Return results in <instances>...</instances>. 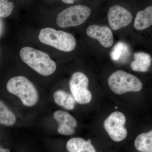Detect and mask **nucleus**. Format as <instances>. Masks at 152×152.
<instances>
[{"label": "nucleus", "instance_id": "obj_1", "mask_svg": "<svg viewBox=\"0 0 152 152\" xmlns=\"http://www.w3.org/2000/svg\"><path fill=\"white\" fill-rule=\"evenodd\" d=\"M20 56L23 61L40 75L48 76L56 70V64L48 55L31 47L23 48Z\"/></svg>", "mask_w": 152, "mask_h": 152}, {"label": "nucleus", "instance_id": "obj_2", "mask_svg": "<svg viewBox=\"0 0 152 152\" xmlns=\"http://www.w3.org/2000/svg\"><path fill=\"white\" fill-rule=\"evenodd\" d=\"M8 91L17 96L27 107L34 105L39 100V94L31 82L23 76L13 77L7 84Z\"/></svg>", "mask_w": 152, "mask_h": 152}, {"label": "nucleus", "instance_id": "obj_3", "mask_svg": "<svg viewBox=\"0 0 152 152\" xmlns=\"http://www.w3.org/2000/svg\"><path fill=\"white\" fill-rule=\"evenodd\" d=\"M39 39L42 43L61 51H72L76 46V39L73 35L51 28L42 29L39 32Z\"/></svg>", "mask_w": 152, "mask_h": 152}, {"label": "nucleus", "instance_id": "obj_4", "mask_svg": "<svg viewBox=\"0 0 152 152\" xmlns=\"http://www.w3.org/2000/svg\"><path fill=\"white\" fill-rule=\"evenodd\" d=\"M108 83L110 88L117 94L129 92H138L142 88L141 81L136 76L125 71H116L110 76Z\"/></svg>", "mask_w": 152, "mask_h": 152}, {"label": "nucleus", "instance_id": "obj_5", "mask_svg": "<svg viewBox=\"0 0 152 152\" xmlns=\"http://www.w3.org/2000/svg\"><path fill=\"white\" fill-rule=\"evenodd\" d=\"M91 13V9L86 6H71L60 12L57 17L56 23L61 28L77 26L86 22Z\"/></svg>", "mask_w": 152, "mask_h": 152}, {"label": "nucleus", "instance_id": "obj_6", "mask_svg": "<svg viewBox=\"0 0 152 152\" xmlns=\"http://www.w3.org/2000/svg\"><path fill=\"white\" fill-rule=\"evenodd\" d=\"M89 80L84 74L77 72L73 74L69 81V88L77 102L87 104L91 102L92 94L88 89Z\"/></svg>", "mask_w": 152, "mask_h": 152}, {"label": "nucleus", "instance_id": "obj_7", "mask_svg": "<svg viewBox=\"0 0 152 152\" xmlns=\"http://www.w3.org/2000/svg\"><path fill=\"white\" fill-rule=\"evenodd\" d=\"M126 121V117L124 114L120 112H115L104 122V128L114 141H121L127 137V131L124 127Z\"/></svg>", "mask_w": 152, "mask_h": 152}, {"label": "nucleus", "instance_id": "obj_8", "mask_svg": "<svg viewBox=\"0 0 152 152\" xmlns=\"http://www.w3.org/2000/svg\"><path fill=\"white\" fill-rule=\"evenodd\" d=\"M109 23L113 30H118L127 26L132 20V14L124 8L115 5L110 9L108 13Z\"/></svg>", "mask_w": 152, "mask_h": 152}, {"label": "nucleus", "instance_id": "obj_9", "mask_svg": "<svg viewBox=\"0 0 152 152\" xmlns=\"http://www.w3.org/2000/svg\"><path fill=\"white\" fill-rule=\"evenodd\" d=\"M86 34L90 37L97 40L104 48H110L113 44V33L106 26L91 25L87 28Z\"/></svg>", "mask_w": 152, "mask_h": 152}, {"label": "nucleus", "instance_id": "obj_10", "mask_svg": "<svg viewBox=\"0 0 152 152\" xmlns=\"http://www.w3.org/2000/svg\"><path fill=\"white\" fill-rule=\"evenodd\" d=\"M55 120L58 123V132L64 135L69 136L75 132V128L77 125V121L70 114L63 111L58 110L53 113Z\"/></svg>", "mask_w": 152, "mask_h": 152}, {"label": "nucleus", "instance_id": "obj_11", "mask_svg": "<svg viewBox=\"0 0 152 152\" xmlns=\"http://www.w3.org/2000/svg\"><path fill=\"white\" fill-rule=\"evenodd\" d=\"M134 60L131 67L133 70L138 72H147L151 64L152 58L148 54L142 52L134 53Z\"/></svg>", "mask_w": 152, "mask_h": 152}, {"label": "nucleus", "instance_id": "obj_12", "mask_svg": "<svg viewBox=\"0 0 152 152\" xmlns=\"http://www.w3.org/2000/svg\"><path fill=\"white\" fill-rule=\"evenodd\" d=\"M69 152H95L96 150L91 143L80 137L70 139L66 145Z\"/></svg>", "mask_w": 152, "mask_h": 152}, {"label": "nucleus", "instance_id": "obj_13", "mask_svg": "<svg viewBox=\"0 0 152 152\" xmlns=\"http://www.w3.org/2000/svg\"><path fill=\"white\" fill-rule=\"evenodd\" d=\"M152 25V6L138 12L136 15L134 27L137 30H143Z\"/></svg>", "mask_w": 152, "mask_h": 152}, {"label": "nucleus", "instance_id": "obj_14", "mask_svg": "<svg viewBox=\"0 0 152 152\" xmlns=\"http://www.w3.org/2000/svg\"><path fill=\"white\" fill-rule=\"evenodd\" d=\"M55 103L69 110H73L76 100L73 95L62 90H58L53 94Z\"/></svg>", "mask_w": 152, "mask_h": 152}, {"label": "nucleus", "instance_id": "obj_15", "mask_svg": "<svg viewBox=\"0 0 152 152\" xmlns=\"http://www.w3.org/2000/svg\"><path fill=\"white\" fill-rule=\"evenodd\" d=\"M134 146L139 151L152 152V131L138 136L135 140Z\"/></svg>", "mask_w": 152, "mask_h": 152}, {"label": "nucleus", "instance_id": "obj_16", "mask_svg": "<svg viewBox=\"0 0 152 152\" xmlns=\"http://www.w3.org/2000/svg\"><path fill=\"white\" fill-rule=\"evenodd\" d=\"M16 121V118L13 113L10 110L7 106L0 102V123L6 126L13 125Z\"/></svg>", "mask_w": 152, "mask_h": 152}, {"label": "nucleus", "instance_id": "obj_17", "mask_svg": "<svg viewBox=\"0 0 152 152\" xmlns=\"http://www.w3.org/2000/svg\"><path fill=\"white\" fill-rule=\"evenodd\" d=\"M129 53V49L127 45L122 42H119L114 47L110 56L112 59L114 61H119L127 56Z\"/></svg>", "mask_w": 152, "mask_h": 152}, {"label": "nucleus", "instance_id": "obj_18", "mask_svg": "<svg viewBox=\"0 0 152 152\" xmlns=\"http://www.w3.org/2000/svg\"><path fill=\"white\" fill-rule=\"evenodd\" d=\"M14 8L13 3L9 0H0V17L1 18L9 16Z\"/></svg>", "mask_w": 152, "mask_h": 152}, {"label": "nucleus", "instance_id": "obj_19", "mask_svg": "<svg viewBox=\"0 0 152 152\" xmlns=\"http://www.w3.org/2000/svg\"><path fill=\"white\" fill-rule=\"evenodd\" d=\"M0 152H6V149H4L3 148L1 147V148H0Z\"/></svg>", "mask_w": 152, "mask_h": 152}, {"label": "nucleus", "instance_id": "obj_20", "mask_svg": "<svg viewBox=\"0 0 152 152\" xmlns=\"http://www.w3.org/2000/svg\"><path fill=\"white\" fill-rule=\"evenodd\" d=\"M88 142H89L91 143V140H88Z\"/></svg>", "mask_w": 152, "mask_h": 152}, {"label": "nucleus", "instance_id": "obj_21", "mask_svg": "<svg viewBox=\"0 0 152 152\" xmlns=\"http://www.w3.org/2000/svg\"><path fill=\"white\" fill-rule=\"evenodd\" d=\"M6 152H10V150H8V149H6Z\"/></svg>", "mask_w": 152, "mask_h": 152}, {"label": "nucleus", "instance_id": "obj_22", "mask_svg": "<svg viewBox=\"0 0 152 152\" xmlns=\"http://www.w3.org/2000/svg\"><path fill=\"white\" fill-rule=\"evenodd\" d=\"M115 109H118V107H115Z\"/></svg>", "mask_w": 152, "mask_h": 152}]
</instances>
